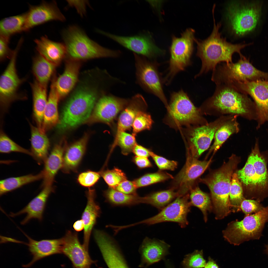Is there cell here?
Here are the masks:
<instances>
[{
	"instance_id": "6da1fadb",
	"label": "cell",
	"mask_w": 268,
	"mask_h": 268,
	"mask_svg": "<svg viewBox=\"0 0 268 268\" xmlns=\"http://www.w3.org/2000/svg\"><path fill=\"white\" fill-rule=\"evenodd\" d=\"M199 108L203 115L219 117L235 115L250 120L257 119L254 103L247 95L229 84L217 85L213 95L206 100Z\"/></svg>"
},
{
	"instance_id": "7a4b0ae2",
	"label": "cell",
	"mask_w": 268,
	"mask_h": 268,
	"mask_svg": "<svg viewBox=\"0 0 268 268\" xmlns=\"http://www.w3.org/2000/svg\"><path fill=\"white\" fill-rule=\"evenodd\" d=\"M214 10L212 11L214 27L210 35L206 39L198 40L195 38L197 45V56L202 62L201 68L196 75L197 78L210 70H214L217 64L222 62L226 63H232V57L235 53H237L240 57H243L241 50L248 44H233L227 41L222 37L219 32L220 23L216 24L214 16Z\"/></svg>"
},
{
	"instance_id": "3957f363",
	"label": "cell",
	"mask_w": 268,
	"mask_h": 268,
	"mask_svg": "<svg viewBox=\"0 0 268 268\" xmlns=\"http://www.w3.org/2000/svg\"><path fill=\"white\" fill-rule=\"evenodd\" d=\"M238 162L235 155H233L220 168L200 180L210 190L216 219L224 218L231 211L229 200L231 180Z\"/></svg>"
},
{
	"instance_id": "277c9868",
	"label": "cell",
	"mask_w": 268,
	"mask_h": 268,
	"mask_svg": "<svg viewBox=\"0 0 268 268\" xmlns=\"http://www.w3.org/2000/svg\"><path fill=\"white\" fill-rule=\"evenodd\" d=\"M99 87L84 84L78 87L64 108L58 128L61 130L73 128L86 121L100 93Z\"/></svg>"
},
{
	"instance_id": "5b68a950",
	"label": "cell",
	"mask_w": 268,
	"mask_h": 268,
	"mask_svg": "<svg viewBox=\"0 0 268 268\" xmlns=\"http://www.w3.org/2000/svg\"><path fill=\"white\" fill-rule=\"evenodd\" d=\"M62 36L66 54L73 60L116 58L121 54L119 50H112L100 45L75 26H70L64 30Z\"/></svg>"
},
{
	"instance_id": "8992f818",
	"label": "cell",
	"mask_w": 268,
	"mask_h": 268,
	"mask_svg": "<svg viewBox=\"0 0 268 268\" xmlns=\"http://www.w3.org/2000/svg\"><path fill=\"white\" fill-rule=\"evenodd\" d=\"M268 222V206L257 213L245 216L241 221L230 222L223 231V236L227 241L234 245L258 239L262 235L265 224Z\"/></svg>"
},
{
	"instance_id": "52a82bcc",
	"label": "cell",
	"mask_w": 268,
	"mask_h": 268,
	"mask_svg": "<svg viewBox=\"0 0 268 268\" xmlns=\"http://www.w3.org/2000/svg\"><path fill=\"white\" fill-rule=\"evenodd\" d=\"M195 31L187 29L181 34L180 37L173 35L169 48L170 58L169 67L164 82L166 85L170 83L175 76L184 70L191 64V58L193 50Z\"/></svg>"
},
{
	"instance_id": "ba28073f",
	"label": "cell",
	"mask_w": 268,
	"mask_h": 268,
	"mask_svg": "<svg viewBox=\"0 0 268 268\" xmlns=\"http://www.w3.org/2000/svg\"><path fill=\"white\" fill-rule=\"evenodd\" d=\"M168 110V119L174 127L201 126L208 123L199 108L194 106L182 89L171 93Z\"/></svg>"
},
{
	"instance_id": "9c48e42d",
	"label": "cell",
	"mask_w": 268,
	"mask_h": 268,
	"mask_svg": "<svg viewBox=\"0 0 268 268\" xmlns=\"http://www.w3.org/2000/svg\"><path fill=\"white\" fill-rule=\"evenodd\" d=\"M268 76L267 72L257 69L244 56L236 63H226L216 67L213 71L211 80L217 85L265 79Z\"/></svg>"
},
{
	"instance_id": "30bf717a",
	"label": "cell",
	"mask_w": 268,
	"mask_h": 268,
	"mask_svg": "<svg viewBox=\"0 0 268 268\" xmlns=\"http://www.w3.org/2000/svg\"><path fill=\"white\" fill-rule=\"evenodd\" d=\"M260 3L244 4L232 2L228 5L227 16L233 32L238 36L243 35L254 30L261 13Z\"/></svg>"
},
{
	"instance_id": "8fae6325",
	"label": "cell",
	"mask_w": 268,
	"mask_h": 268,
	"mask_svg": "<svg viewBox=\"0 0 268 268\" xmlns=\"http://www.w3.org/2000/svg\"><path fill=\"white\" fill-rule=\"evenodd\" d=\"M134 54L137 83L145 91L157 97L168 106L158 64L144 57L134 53Z\"/></svg>"
},
{
	"instance_id": "7c38bea8",
	"label": "cell",
	"mask_w": 268,
	"mask_h": 268,
	"mask_svg": "<svg viewBox=\"0 0 268 268\" xmlns=\"http://www.w3.org/2000/svg\"><path fill=\"white\" fill-rule=\"evenodd\" d=\"M22 44L21 42H18L7 66L0 77V103L4 110H7L13 102L26 98L19 92L20 86L26 79L19 77L16 65L17 54Z\"/></svg>"
},
{
	"instance_id": "4fadbf2b",
	"label": "cell",
	"mask_w": 268,
	"mask_h": 268,
	"mask_svg": "<svg viewBox=\"0 0 268 268\" xmlns=\"http://www.w3.org/2000/svg\"><path fill=\"white\" fill-rule=\"evenodd\" d=\"M233 116H222L206 125L191 127L187 135V153L197 159L209 148L217 129Z\"/></svg>"
},
{
	"instance_id": "5bb4252c",
	"label": "cell",
	"mask_w": 268,
	"mask_h": 268,
	"mask_svg": "<svg viewBox=\"0 0 268 268\" xmlns=\"http://www.w3.org/2000/svg\"><path fill=\"white\" fill-rule=\"evenodd\" d=\"M97 32L119 44L133 53L148 59L164 55L165 51L155 43L151 35L145 33L131 36H120L100 30Z\"/></svg>"
},
{
	"instance_id": "9a60e30c",
	"label": "cell",
	"mask_w": 268,
	"mask_h": 268,
	"mask_svg": "<svg viewBox=\"0 0 268 268\" xmlns=\"http://www.w3.org/2000/svg\"><path fill=\"white\" fill-rule=\"evenodd\" d=\"M189 200V193L178 197L156 215L132 224L131 226L140 224L151 225L164 222H172L177 223L181 228H185L188 224L187 215L192 206Z\"/></svg>"
},
{
	"instance_id": "2e32d148",
	"label": "cell",
	"mask_w": 268,
	"mask_h": 268,
	"mask_svg": "<svg viewBox=\"0 0 268 268\" xmlns=\"http://www.w3.org/2000/svg\"><path fill=\"white\" fill-rule=\"evenodd\" d=\"M230 84L253 99L256 109L257 129L268 121V80L238 82Z\"/></svg>"
},
{
	"instance_id": "e0dca14e",
	"label": "cell",
	"mask_w": 268,
	"mask_h": 268,
	"mask_svg": "<svg viewBox=\"0 0 268 268\" xmlns=\"http://www.w3.org/2000/svg\"><path fill=\"white\" fill-rule=\"evenodd\" d=\"M211 162L200 161L187 153L186 163L181 170L175 176L172 182L171 188L178 193V197L188 193L194 186L195 181L205 171Z\"/></svg>"
},
{
	"instance_id": "ac0fdd59",
	"label": "cell",
	"mask_w": 268,
	"mask_h": 268,
	"mask_svg": "<svg viewBox=\"0 0 268 268\" xmlns=\"http://www.w3.org/2000/svg\"><path fill=\"white\" fill-rule=\"evenodd\" d=\"M129 100L110 94L103 95L97 101L90 121L103 122L112 126L117 115Z\"/></svg>"
},
{
	"instance_id": "d6986e66",
	"label": "cell",
	"mask_w": 268,
	"mask_h": 268,
	"mask_svg": "<svg viewBox=\"0 0 268 268\" xmlns=\"http://www.w3.org/2000/svg\"><path fill=\"white\" fill-rule=\"evenodd\" d=\"M24 32L34 27L52 21H64L65 18L58 8L55 1L48 2L43 1L37 5H30L26 12Z\"/></svg>"
},
{
	"instance_id": "ffe728a7",
	"label": "cell",
	"mask_w": 268,
	"mask_h": 268,
	"mask_svg": "<svg viewBox=\"0 0 268 268\" xmlns=\"http://www.w3.org/2000/svg\"><path fill=\"white\" fill-rule=\"evenodd\" d=\"M94 236L108 268H129L121 250L112 238L98 230L95 231Z\"/></svg>"
},
{
	"instance_id": "44dd1931",
	"label": "cell",
	"mask_w": 268,
	"mask_h": 268,
	"mask_svg": "<svg viewBox=\"0 0 268 268\" xmlns=\"http://www.w3.org/2000/svg\"><path fill=\"white\" fill-rule=\"evenodd\" d=\"M62 253L72 263L74 268H90L94 262L78 239L77 233L68 231L63 237Z\"/></svg>"
},
{
	"instance_id": "7402d4cb",
	"label": "cell",
	"mask_w": 268,
	"mask_h": 268,
	"mask_svg": "<svg viewBox=\"0 0 268 268\" xmlns=\"http://www.w3.org/2000/svg\"><path fill=\"white\" fill-rule=\"evenodd\" d=\"M28 240L25 243L14 239L13 242L23 243L27 245L33 256L32 261L23 266L30 267L37 261L47 257L57 254L62 253L63 238L53 239H43L39 241L34 240L24 233Z\"/></svg>"
},
{
	"instance_id": "603a6c76",
	"label": "cell",
	"mask_w": 268,
	"mask_h": 268,
	"mask_svg": "<svg viewBox=\"0 0 268 268\" xmlns=\"http://www.w3.org/2000/svg\"><path fill=\"white\" fill-rule=\"evenodd\" d=\"M170 245L162 240L146 237L140 246L141 262L139 267L146 268L163 259L168 254Z\"/></svg>"
},
{
	"instance_id": "cb8c5ba5",
	"label": "cell",
	"mask_w": 268,
	"mask_h": 268,
	"mask_svg": "<svg viewBox=\"0 0 268 268\" xmlns=\"http://www.w3.org/2000/svg\"><path fill=\"white\" fill-rule=\"evenodd\" d=\"M54 189L51 185L44 186L39 193L25 207L16 213H11L10 216L14 217L26 214V216L21 222L22 225L26 224L33 219L41 221L47 200L51 193L54 191Z\"/></svg>"
},
{
	"instance_id": "d4e9b609",
	"label": "cell",
	"mask_w": 268,
	"mask_h": 268,
	"mask_svg": "<svg viewBox=\"0 0 268 268\" xmlns=\"http://www.w3.org/2000/svg\"><path fill=\"white\" fill-rule=\"evenodd\" d=\"M147 106L144 99L140 94H137L130 99L119 116L115 137L121 132L130 130L138 113L144 111Z\"/></svg>"
},
{
	"instance_id": "484cf974",
	"label": "cell",
	"mask_w": 268,
	"mask_h": 268,
	"mask_svg": "<svg viewBox=\"0 0 268 268\" xmlns=\"http://www.w3.org/2000/svg\"><path fill=\"white\" fill-rule=\"evenodd\" d=\"M86 195L87 204L82 217L84 225L82 245L88 250L91 232L97 219L100 216V206L95 201V189L89 188L86 192Z\"/></svg>"
},
{
	"instance_id": "4316f807",
	"label": "cell",
	"mask_w": 268,
	"mask_h": 268,
	"mask_svg": "<svg viewBox=\"0 0 268 268\" xmlns=\"http://www.w3.org/2000/svg\"><path fill=\"white\" fill-rule=\"evenodd\" d=\"M38 54L56 66L66 54L64 43L53 41L46 35L34 40Z\"/></svg>"
},
{
	"instance_id": "83f0119b",
	"label": "cell",
	"mask_w": 268,
	"mask_h": 268,
	"mask_svg": "<svg viewBox=\"0 0 268 268\" xmlns=\"http://www.w3.org/2000/svg\"><path fill=\"white\" fill-rule=\"evenodd\" d=\"M64 145L62 142L56 145L44 162L43 187L52 185L56 175L62 169L65 148Z\"/></svg>"
},
{
	"instance_id": "f1b7e54d",
	"label": "cell",
	"mask_w": 268,
	"mask_h": 268,
	"mask_svg": "<svg viewBox=\"0 0 268 268\" xmlns=\"http://www.w3.org/2000/svg\"><path fill=\"white\" fill-rule=\"evenodd\" d=\"M250 154L257 179V200L261 201L267 197L265 192L268 185V174L266 162L260 152L258 139L256 140L255 146Z\"/></svg>"
},
{
	"instance_id": "f546056e",
	"label": "cell",
	"mask_w": 268,
	"mask_h": 268,
	"mask_svg": "<svg viewBox=\"0 0 268 268\" xmlns=\"http://www.w3.org/2000/svg\"><path fill=\"white\" fill-rule=\"evenodd\" d=\"M88 138V135H85L66 149L62 169L64 172L77 171L84 154Z\"/></svg>"
},
{
	"instance_id": "4dcf8cb0",
	"label": "cell",
	"mask_w": 268,
	"mask_h": 268,
	"mask_svg": "<svg viewBox=\"0 0 268 268\" xmlns=\"http://www.w3.org/2000/svg\"><path fill=\"white\" fill-rule=\"evenodd\" d=\"M79 65L73 61L66 64L64 72L55 80V86L60 98L67 95L73 89L78 79Z\"/></svg>"
},
{
	"instance_id": "1f68e13d",
	"label": "cell",
	"mask_w": 268,
	"mask_h": 268,
	"mask_svg": "<svg viewBox=\"0 0 268 268\" xmlns=\"http://www.w3.org/2000/svg\"><path fill=\"white\" fill-rule=\"evenodd\" d=\"M31 152L37 162L44 163L48 155L50 142L45 133L30 124Z\"/></svg>"
},
{
	"instance_id": "d6a6232c",
	"label": "cell",
	"mask_w": 268,
	"mask_h": 268,
	"mask_svg": "<svg viewBox=\"0 0 268 268\" xmlns=\"http://www.w3.org/2000/svg\"><path fill=\"white\" fill-rule=\"evenodd\" d=\"M30 84L33 96L34 117L37 127L41 131L43 114L48 100L47 86L41 85L35 79Z\"/></svg>"
},
{
	"instance_id": "836d02e7",
	"label": "cell",
	"mask_w": 268,
	"mask_h": 268,
	"mask_svg": "<svg viewBox=\"0 0 268 268\" xmlns=\"http://www.w3.org/2000/svg\"><path fill=\"white\" fill-rule=\"evenodd\" d=\"M55 80L53 79L43 114L41 130L45 133L57 123L58 120V104L60 98L56 88Z\"/></svg>"
},
{
	"instance_id": "e575fe53",
	"label": "cell",
	"mask_w": 268,
	"mask_h": 268,
	"mask_svg": "<svg viewBox=\"0 0 268 268\" xmlns=\"http://www.w3.org/2000/svg\"><path fill=\"white\" fill-rule=\"evenodd\" d=\"M237 117L233 116L217 129L215 134L213 143L210 148L208 156L211 153L214 154L231 135L239 132Z\"/></svg>"
},
{
	"instance_id": "d590c367",
	"label": "cell",
	"mask_w": 268,
	"mask_h": 268,
	"mask_svg": "<svg viewBox=\"0 0 268 268\" xmlns=\"http://www.w3.org/2000/svg\"><path fill=\"white\" fill-rule=\"evenodd\" d=\"M239 179L249 192V197L257 198V179L252 157L250 154L244 167L236 171Z\"/></svg>"
},
{
	"instance_id": "8d00e7d4",
	"label": "cell",
	"mask_w": 268,
	"mask_h": 268,
	"mask_svg": "<svg viewBox=\"0 0 268 268\" xmlns=\"http://www.w3.org/2000/svg\"><path fill=\"white\" fill-rule=\"evenodd\" d=\"M55 65L38 54L34 57L32 70L35 80L47 86L54 70Z\"/></svg>"
},
{
	"instance_id": "74e56055",
	"label": "cell",
	"mask_w": 268,
	"mask_h": 268,
	"mask_svg": "<svg viewBox=\"0 0 268 268\" xmlns=\"http://www.w3.org/2000/svg\"><path fill=\"white\" fill-rule=\"evenodd\" d=\"M103 195L107 201L113 205L130 206L145 203L144 197L125 194L109 187L104 191Z\"/></svg>"
},
{
	"instance_id": "f35d334b",
	"label": "cell",
	"mask_w": 268,
	"mask_h": 268,
	"mask_svg": "<svg viewBox=\"0 0 268 268\" xmlns=\"http://www.w3.org/2000/svg\"><path fill=\"white\" fill-rule=\"evenodd\" d=\"M26 12L4 18L0 21V35L10 38L14 34L24 32Z\"/></svg>"
},
{
	"instance_id": "ab89813d",
	"label": "cell",
	"mask_w": 268,
	"mask_h": 268,
	"mask_svg": "<svg viewBox=\"0 0 268 268\" xmlns=\"http://www.w3.org/2000/svg\"><path fill=\"white\" fill-rule=\"evenodd\" d=\"M43 171L36 175L28 174L18 177H12L0 180V195L2 196L23 186L43 178Z\"/></svg>"
},
{
	"instance_id": "60d3db41",
	"label": "cell",
	"mask_w": 268,
	"mask_h": 268,
	"mask_svg": "<svg viewBox=\"0 0 268 268\" xmlns=\"http://www.w3.org/2000/svg\"><path fill=\"white\" fill-rule=\"evenodd\" d=\"M178 197L177 192L171 188L153 193L144 197L145 203L150 204L161 210L174 199Z\"/></svg>"
},
{
	"instance_id": "b9f144b4",
	"label": "cell",
	"mask_w": 268,
	"mask_h": 268,
	"mask_svg": "<svg viewBox=\"0 0 268 268\" xmlns=\"http://www.w3.org/2000/svg\"><path fill=\"white\" fill-rule=\"evenodd\" d=\"M189 192L190 201L192 205L196 206L201 210L206 222L207 220V211L211 210L212 207L210 197L197 186L193 187Z\"/></svg>"
},
{
	"instance_id": "7bdbcfd3",
	"label": "cell",
	"mask_w": 268,
	"mask_h": 268,
	"mask_svg": "<svg viewBox=\"0 0 268 268\" xmlns=\"http://www.w3.org/2000/svg\"><path fill=\"white\" fill-rule=\"evenodd\" d=\"M245 199L243 196L242 183L236 173H234L232 176L229 194L231 211L235 212L240 210L241 204Z\"/></svg>"
},
{
	"instance_id": "ee69618b",
	"label": "cell",
	"mask_w": 268,
	"mask_h": 268,
	"mask_svg": "<svg viewBox=\"0 0 268 268\" xmlns=\"http://www.w3.org/2000/svg\"><path fill=\"white\" fill-rule=\"evenodd\" d=\"M136 135L125 132L120 133L115 137L111 147L110 153L117 146H119L121 150V153L124 155H127L132 152L133 149L137 143L135 138Z\"/></svg>"
},
{
	"instance_id": "f6af8a7d",
	"label": "cell",
	"mask_w": 268,
	"mask_h": 268,
	"mask_svg": "<svg viewBox=\"0 0 268 268\" xmlns=\"http://www.w3.org/2000/svg\"><path fill=\"white\" fill-rule=\"evenodd\" d=\"M173 178L171 174L167 172L159 171L154 173L145 174L135 179L133 181L137 189Z\"/></svg>"
},
{
	"instance_id": "bcb514c9",
	"label": "cell",
	"mask_w": 268,
	"mask_h": 268,
	"mask_svg": "<svg viewBox=\"0 0 268 268\" xmlns=\"http://www.w3.org/2000/svg\"><path fill=\"white\" fill-rule=\"evenodd\" d=\"M100 171L101 176L109 187L114 189L121 182L127 179L125 173L116 167Z\"/></svg>"
},
{
	"instance_id": "7dc6e473",
	"label": "cell",
	"mask_w": 268,
	"mask_h": 268,
	"mask_svg": "<svg viewBox=\"0 0 268 268\" xmlns=\"http://www.w3.org/2000/svg\"><path fill=\"white\" fill-rule=\"evenodd\" d=\"M0 152L4 153L20 152L33 156L31 152L18 144L2 131L0 133Z\"/></svg>"
},
{
	"instance_id": "c3c4849f",
	"label": "cell",
	"mask_w": 268,
	"mask_h": 268,
	"mask_svg": "<svg viewBox=\"0 0 268 268\" xmlns=\"http://www.w3.org/2000/svg\"><path fill=\"white\" fill-rule=\"evenodd\" d=\"M206 262L203 256L202 250H196L186 255L182 262L181 268H203Z\"/></svg>"
},
{
	"instance_id": "681fc988",
	"label": "cell",
	"mask_w": 268,
	"mask_h": 268,
	"mask_svg": "<svg viewBox=\"0 0 268 268\" xmlns=\"http://www.w3.org/2000/svg\"><path fill=\"white\" fill-rule=\"evenodd\" d=\"M153 123L151 117L144 111L139 112L136 115L133 123L132 128L133 134H137L145 130L151 128Z\"/></svg>"
},
{
	"instance_id": "f907efd6",
	"label": "cell",
	"mask_w": 268,
	"mask_h": 268,
	"mask_svg": "<svg viewBox=\"0 0 268 268\" xmlns=\"http://www.w3.org/2000/svg\"><path fill=\"white\" fill-rule=\"evenodd\" d=\"M101 176L100 171L97 172L89 170L79 173L77 181L81 186L90 188L98 182Z\"/></svg>"
},
{
	"instance_id": "816d5d0a",
	"label": "cell",
	"mask_w": 268,
	"mask_h": 268,
	"mask_svg": "<svg viewBox=\"0 0 268 268\" xmlns=\"http://www.w3.org/2000/svg\"><path fill=\"white\" fill-rule=\"evenodd\" d=\"M264 207L259 200L245 199L241 204L240 209L246 216L257 213Z\"/></svg>"
},
{
	"instance_id": "f5cc1de1",
	"label": "cell",
	"mask_w": 268,
	"mask_h": 268,
	"mask_svg": "<svg viewBox=\"0 0 268 268\" xmlns=\"http://www.w3.org/2000/svg\"><path fill=\"white\" fill-rule=\"evenodd\" d=\"M150 156L158 168L161 170H174L177 167L178 163L176 161L168 160L156 154L151 151L150 153Z\"/></svg>"
},
{
	"instance_id": "db71d44e",
	"label": "cell",
	"mask_w": 268,
	"mask_h": 268,
	"mask_svg": "<svg viewBox=\"0 0 268 268\" xmlns=\"http://www.w3.org/2000/svg\"><path fill=\"white\" fill-rule=\"evenodd\" d=\"M10 38L0 35V60L3 61L10 59L12 56L14 50H11L9 46Z\"/></svg>"
},
{
	"instance_id": "11a10c76",
	"label": "cell",
	"mask_w": 268,
	"mask_h": 268,
	"mask_svg": "<svg viewBox=\"0 0 268 268\" xmlns=\"http://www.w3.org/2000/svg\"><path fill=\"white\" fill-rule=\"evenodd\" d=\"M114 189L125 194L137 195L136 192L137 189L133 181L126 180L120 183Z\"/></svg>"
},
{
	"instance_id": "9f6ffc18",
	"label": "cell",
	"mask_w": 268,
	"mask_h": 268,
	"mask_svg": "<svg viewBox=\"0 0 268 268\" xmlns=\"http://www.w3.org/2000/svg\"><path fill=\"white\" fill-rule=\"evenodd\" d=\"M132 161L139 169L150 167L152 166L148 158L135 156L133 157Z\"/></svg>"
},
{
	"instance_id": "6f0895ef",
	"label": "cell",
	"mask_w": 268,
	"mask_h": 268,
	"mask_svg": "<svg viewBox=\"0 0 268 268\" xmlns=\"http://www.w3.org/2000/svg\"><path fill=\"white\" fill-rule=\"evenodd\" d=\"M69 5L74 7L81 16H83L86 12V5L87 2L83 0H67Z\"/></svg>"
},
{
	"instance_id": "680465c9",
	"label": "cell",
	"mask_w": 268,
	"mask_h": 268,
	"mask_svg": "<svg viewBox=\"0 0 268 268\" xmlns=\"http://www.w3.org/2000/svg\"><path fill=\"white\" fill-rule=\"evenodd\" d=\"M151 151L149 149L137 143L134 146L132 152L135 156L148 158L150 156Z\"/></svg>"
},
{
	"instance_id": "91938a15",
	"label": "cell",
	"mask_w": 268,
	"mask_h": 268,
	"mask_svg": "<svg viewBox=\"0 0 268 268\" xmlns=\"http://www.w3.org/2000/svg\"><path fill=\"white\" fill-rule=\"evenodd\" d=\"M73 227L74 229L77 231L82 230L84 229V227L83 221L81 219L76 221L74 223Z\"/></svg>"
},
{
	"instance_id": "94428289",
	"label": "cell",
	"mask_w": 268,
	"mask_h": 268,
	"mask_svg": "<svg viewBox=\"0 0 268 268\" xmlns=\"http://www.w3.org/2000/svg\"><path fill=\"white\" fill-rule=\"evenodd\" d=\"M204 268H219V267L216 262L209 257Z\"/></svg>"
},
{
	"instance_id": "6125c7cd",
	"label": "cell",
	"mask_w": 268,
	"mask_h": 268,
	"mask_svg": "<svg viewBox=\"0 0 268 268\" xmlns=\"http://www.w3.org/2000/svg\"><path fill=\"white\" fill-rule=\"evenodd\" d=\"M167 268H174L173 267L169 264H167Z\"/></svg>"
},
{
	"instance_id": "be15d7a7",
	"label": "cell",
	"mask_w": 268,
	"mask_h": 268,
	"mask_svg": "<svg viewBox=\"0 0 268 268\" xmlns=\"http://www.w3.org/2000/svg\"><path fill=\"white\" fill-rule=\"evenodd\" d=\"M266 252L267 253L268 255V247H267V248L266 250Z\"/></svg>"
},
{
	"instance_id": "e7e4bbea",
	"label": "cell",
	"mask_w": 268,
	"mask_h": 268,
	"mask_svg": "<svg viewBox=\"0 0 268 268\" xmlns=\"http://www.w3.org/2000/svg\"><path fill=\"white\" fill-rule=\"evenodd\" d=\"M266 247H267H267H268V245H267V246H266Z\"/></svg>"
}]
</instances>
